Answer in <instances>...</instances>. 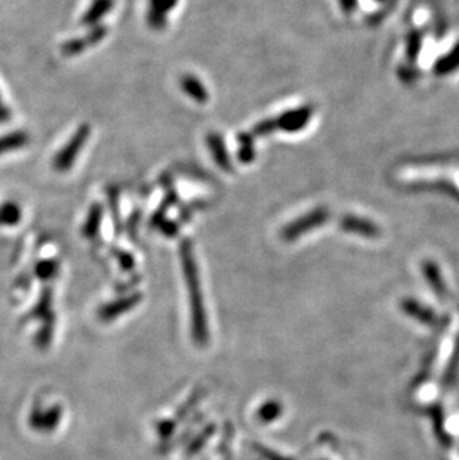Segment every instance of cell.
Segmentation results:
<instances>
[{
  "label": "cell",
  "mask_w": 459,
  "mask_h": 460,
  "mask_svg": "<svg viewBox=\"0 0 459 460\" xmlns=\"http://www.w3.org/2000/svg\"><path fill=\"white\" fill-rule=\"evenodd\" d=\"M102 216H103L102 206L97 204L92 210H89V215H88L85 225H84V234L88 238H94L96 234L98 233V229H101Z\"/></svg>",
  "instance_id": "obj_18"
},
{
  "label": "cell",
  "mask_w": 459,
  "mask_h": 460,
  "mask_svg": "<svg viewBox=\"0 0 459 460\" xmlns=\"http://www.w3.org/2000/svg\"><path fill=\"white\" fill-rule=\"evenodd\" d=\"M173 429H175V423L171 422V420H167V422H163L162 425H159L158 431H159V434H162V436H168L173 432Z\"/></svg>",
  "instance_id": "obj_27"
},
{
  "label": "cell",
  "mask_w": 459,
  "mask_h": 460,
  "mask_svg": "<svg viewBox=\"0 0 459 460\" xmlns=\"http://www.w3.org/2000/svg\"><path fill=\"white\" fill-rule=\"evenodd\" d=\"M28 140L26 133H11L5 137H0V155L8 151H14V149L23 148Z\"/></svg>",
  "instance_id": "obj_19"
},
{
  "label": "cell",
  "mask_w": 459,
  "mask_h": 460,
  "mask_svg": "<svg viewBox=\"0 0 459 460\" xmlns=\"http://www.w3.org/2000/svg\"><path fill=\"white\" fill-rule=\"evenodd\" d=\"M112 6H114V0H94L87 14L83 17V24L84 26L97 24V21H101V19L111 11Z\"/></svg>",
  "instance_id": "obj_13"
},
{
  "label": "cell",
  "mask_w": 459,
  "mask_h": 460,
  "mask_svg": "<svg viewBox=\"0 0 459 460\" xmlns=\"http://www.w3.org/2000/svg\"><path fill=\"white\" fill-rule=\"evenodd\" d=\"M237 157L245 164H249V163L254 161V158H255V148H254V140H252L251 134H248V133L239 134V151H237Z\"/></svg>",
  "instance_id": "obj_17"
},
{
  "label": "cell",
  "mask_w": 459,
  "mask_h": 460,
  "mask_svg": "<svg viewBox=\"0 0 459 460\" xmlns=\"http://www.w3.org/2000/svg\"><path fill=\"white\" fill-rule=\"evenodd\" d=\"M51 338H53V325L49 322L48 325L44 326V329L41 333H39L37 338H36V343L39 347H46L49 343H51Z\"/></svg>",
  "instance_id": "obj_23"
},
{
  "label": "cell",
  "mask_w": 459,
  "mask_h": 460,
  "mask_svg": "<svg viewBox=\"0 0 459 460\" xmlns=\"http://www.w3.org/2000/svg\"><path fill=\"white\" fill-rule=\"evenodd\" d=\"M21 219V210L17 204L8 203L0 207V225H15Z\"/></svg>",
  "instance_id": "obj_20"
},
{
  "label": "cell",
  "mask_w": 459,
  "mask_h": 460,
  "mask_svg": "<svg viewBox=\"0 0 459 460\" xmlns=\"http://www.w3.org/2000/svg\"><path fill=\"white\" fill-rule=\"evenodd\" d=\"M9 114L6 111V107L5 105H2V102H0V121H5V119H8Z\"/></svg>",
  "instance_id": "obj_29"
},
{
  "label": "cell",
  "mask_w": 459,
  "mask_h": 460,
  "mask_svg": "<svg viewBox=\"0 0 459 460\" xmlns=\"http://www.w3.org/2000/svg\"><path fill=\"white\" fill-rule=\"evenodd\" d=\"M258 450H259L258 453L261 454L264 459H267V460H291V459H286V457L279 456V454L270 452V450H266V448H261V447H258Z\"/></svg>",
  "instance_id": "obj_26"
},
{
  "label": "cell",
  "mask_w": 459,
  "mask_h": 460,
  "mask_svg": "<svg viewBox=\"0 0 459 460\" xmlns=\"http://www.w3.org/2000/svg\"><path fill=\"white\" fill-rule=\"evenodd\" d=\"M141 294H133V295H128V297H123V298H118L116 301L114 303H109L106 304L98 316L103 322H109V321H114L115 317L121 316L127 312H130L133 307H136L139 303H141Z\"/></svg>",
  "instance_id": "obj_5"
},
{
  "label": "cell",
  "mask_w": 459,
  "mask_h": 460,
  "mask_svg": "<svg viewBox=\"0 0 459 460\" xmlns=\"http://www.w3.org/2000/svg\"><path fill=\"white\" fill-rule=\"evenodd\" d=\"M401 308L407 316L416 319L417 322H421L424 325L435 326L438 322H440V319H438L434 310L419 304L417 301H415V299H404L401 303Z\"/></svg>",
  "instance_id": "obj_6"
},
{
  "label": "cell",
  "mask_w": 459,
  "mask_h": 460,
  "mask_svg": "<svg viewBox=\"0 0 459 460\" xmlns=\"http://www.w3.org/2000/svg\"><path fill=\"white\" fill-rule=\"evenodd\" d=\"M58 264L55 261H44L36 265V274L41 278H51L57 274Z\"/></svg>",
  "instance_id": "obj_22"
},
{
  "label": "cell",
  "mask_w": 459,
  "mask_h": 460,
  "mask_svg": "<svg viewBox=\"0 0 459 460\" xmlns=\"http://www.w3.org/2000/svg\"><path fill=\"white\" fill-rule=\"evenodd\" d=\"M181 88L185 91V94L193 98L197 103H206L209 100V93L206 87L200 82V79L196 78L194 75H185L181 78Z\"/></svg>",
  "instance_id": "obj_12"
},
{
  "label": "cell",
  "mask_w": 459,
  "mask_h": 460,
  "mask_svg": "<svg viewBox=\"0 0 459 460\" xmlns=\"http://www.w3.org/2000/svg\"><path fill=\"white\" fill-rule=\"evenodd\" d=\"M51 304H53V297H51V291L49 289H45L42 292L41 299H39V303L35 306L32 316L36 317H46L51 313Z\"/></svg>",
  "instance_id": "obj_21"
},
{
  "label": "cell",
  "mask_w": 459,
  "mask_h": 460,
  "mask_svg": "<svg viewBox=\"0 0 459 460\" xmlns=\"http://www.w3.org/2000/svg\"><path fill=\"white\" fill-rule=\"evenodd\" d=\"M106 35V28L105 27H96L92 33L87 35L83 39H73V41L64 44L63 46V53L67 55H72V54H78L84 51L85 48H88L89 45H94L97 42H101L102 39Z\"/></svg>",
  "instance_id": "obj_11"
},
{
  "label": "cell",
  "mask_w": 459,
  "mask_h": 460,
  "mask_svg": "<svg viewBox=\"0 0 459 460\" xmlns=\"http://www.w3.org/2000/svg\"><path fill=\"white\" fill-rule=\"evenodd\" d=\"M177 0H151L148 12V24L155 30H162L166 27L167 14L172 11Z\"/></svg>",
  "instance_id": "obj_7"
},
{
  "label": "cell",
  "mask_w": 459,
  "mask_h": 460,
  "mask_svg": "<svg viewBox=\"0 0 459 460\" xmlns=\"http://www.w3.org/2000/svg\"><path fill=\"white\" fill-rule=\"evenodd\" d=\"M284 412V407L279 401H267L264 402L261 407L258 409V420L261 423H272L275 420H277L279 417L282 416Z\"/></svg>",
  "instance_id": "obj_16"
},
{
  "label": "cell",
  "mask_w": 459,
  "mask_h": 460,
  "mask_svg": "<svg viewBox=\"0 0 459 460\" xmlns=\"http://www.w3.org/2000/svg\"><path fill=\"white\" fill-rule=\"evenodd\" d=\"M313 112L315 109L311 105H304L297 109H291V111H286L279 116H275L273 119H275L276 132L277 130H282L285 133L302 132V130L311 123Z\"/></svg>",
  "instance_id": "obj_4"
},
{
  "label": "cell",
  "mask_w": 459,
  "mask_h": 460,
  "mask_svg": "<svg viewBox=\"0 0 459 460\" xmlns=\"http://www.w3.org/2000/svg\"><path fill=\"white\" fill-rule=\"evenodd\" d=\"M207 146L211 149L212 157L215 159V163L219 166V168H223L224 172H233L232 159H230L227 154V148L223 137L216 133H211L207 136Z\"/></svg>",
  "instance_id": "obj_10"
},
{
  "label": "cell",
  "mask_w": 459,
  "mask_h": 460,
  "mask_svg": "<svg viewBox=\"0 0 459 460\" xmlns=\"http://www.w3.org/2000/svg\"><path fill=\"white\" fill-rule=\"evenodd\" d=\"M181 261L184 268V277L189 295V308H191V334L197 346H206L209 342L207 315L203 301V292L200 285V276L196 263V256L191 243L184 242L181 245Z\"/></svg>",
  "instance_id": "obj_1"
},
{
  "label": "cell",
  "mask_w": 459,
  "mask_h": 460,
  "mask_svg": "<svg viewBox=\"0 0 459 460\" xmlns=\"http://www.w3.org/2000/svg\"><path fill=\"white\" fill-rule=\"evenodd\" d=\"M342 229L347 233H354V234H359V236H364L368 238H377L381 231H379V228L372 224L370 221H367V219L363 218H356V216H345L340 222Z\"/></svg>",
  "instance_id": "obj_8"
},
{
  "label": "cell",
  "mask_w": 459,
  "mask_h": 460,
  "mask_svg": "<svg viewBox=\"0 0 459 460\" xmlns=\"http://www.w3.org/2000/svg\"><path fill=\"white\" fill-rule=\"evenodd\" d=\"M431 418H433V425H434V434L437 436L438 441H440L442 445L449 447L452 444L451 436L447 435L446 429H444V416H443V409L440 405H433L431 409Z\"/></svg>",
  "instance_id": "obj_15"
},
{
  "label": "cell",
  "mask_w": 459,
  "mask_h": 460,
  "mask_svg": "<svg viewBox=\"0 0 459 460\" xmlns=\"http://www.w3.org/2000/svg\"><path fill=\"white\" fill-rule=\"evenodd\" d=\"M212 432H214V427H209L207 431H205L200 436L197 438V441H194V444L191 445V448H189V452L193 453V450H198V448H200V447L205 444V441H207V438L212 435Z\"/></svg>",
  "instance_id": "obj_24"
},
{
  "label": "cell",
  "mask_w": 459,
  "mask_h": 460,
  "mask_svg": "<svg viewBox=\"0 0 459 460\" xmlns=\"http://www.w3.org/2000/svg\"><path fill=\"white\" fill-rule=\"evenodd\" d=\"M340 5L346 14H351L356 6V0H340Z\"/></svg>",
  "instance_id": "obj_28"
},
{
  "label": "cell",
  "mask_w": 459,
  "mask_h": 460,
  "mask_svg": "<svg viewBox=\"0 0 459 460\" xmlns=\"http://www.w3.org/2000/svg\"><path fill=\"white\" fill-rule=\"evenodd\" d=\"M330 219V212L325 207H318L307 215L295 219L294 222L288 224L282 229V238L285 242H295L297 238H300L303 234L312 231L325 224Z\"/></svg>",
  "instance_id": "obj_2"
},
{
  "label": "cell",
  "mask_w": 459,
  "mask_h": 460,
  "mask_svg": "<svg viewBox=\"0 0 459 460\" xmlns=\"http://www.w3.org/2000/svg\"><path fill=\"white\" fill-rule=\"evenodd\" d=\"M424 273H425L428 283H430V286L434 289V292L438 295V298L444 299L446 295H447V289H446V285H444L443 278H442L440 269L437 268V265L434 263H425L424 264Z\"/></svg>",
  "instance_id": "obj_14"
},
{
  "label": "cell",
  "mask_w": 459,
  "mask_h": 460,
  "mask_svg": "<svg viewBox=\"0 0 459 460\" xmlns=\"http://www.w3.org/2000/svg\"><path fill=\"white\" fill-rule=\"evenodd\" d=\"M118 259H119V264H121V267L125 269H132L135 267V259L128 254H119Z\"/></svg>",
  "instance_id": "obj_25"
},
{
  "label": "cell",
  "mask_w": 459,
  "mask_h": 460,
  "mask_svg": "<svg viewBox=\"0 0 459 460\" xmlns=\"http://www.w3.org/2000/svg\"><path fill=\"white\" fill-rule=\"evenodd\" d=\"M88 137H89V127L88 125L79 127L78 132L67 142V145L54 158L53 164L57 172H67V170L73 166L75 159L78 158L79 152H81V149L84 148Z\"/></svg>",
  "instance_id": "obj_3"
},
{
  "label": "cell",
  "mask_w": 459,
  "mask_h": 460,
  "mask_svg": "<svg viewBox=\"0 0 459 460\" xmlns=\"http://www.w3.org/2000/svg\"><path fill=\"white\" fill-rule=\"evenodd\" d=\"M60 418H62V408L58 405L53 407L51 409H48V412L42 413V412H35L32 413V417H30V425H32L37 431H54L57 427V425L60 423Z\"/></svg>",
  "instance_id": "obj_9"
}]
</instances>
